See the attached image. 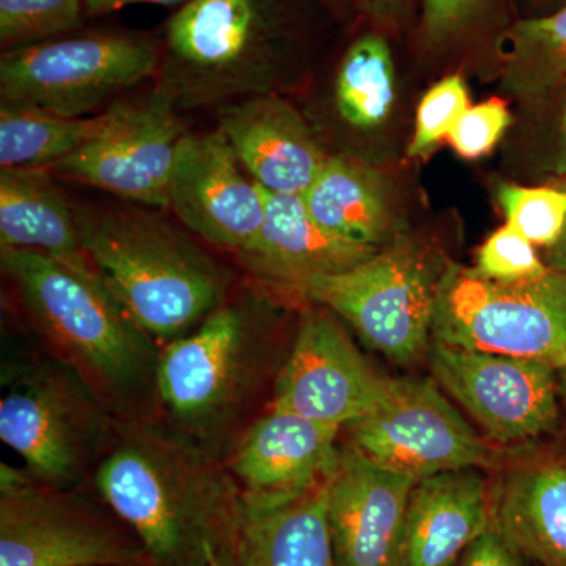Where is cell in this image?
<instances>
[{
	"label": "cell",
	"mask_w": 566,
	"mask_h": 566,
	"mask_svg": "<svg viewBox=\"0 0 566 566\" xmlns=\"http://www.w3.org/2000/svg\"><path fill=\"white\" fill-rule=\"evenodd\" d=\"M397 77L386 33L357 36L342 55L333 81L331 104L335 122L348 134L370 136L392 115Z\"/></svg>",
	"instance_id": "obj_25"
},
{
	"label": "cell",
	"mask_w": 566,
	"mask_h": 566,
	"mask_svg": "<svg viewBox=\"0 0 566 566\" xmlns=\"http://www.w3.org/2000/svg\"><path fill=\"white\" fill-rule=\"evenodd\" d=\"M461 566H521L520 554L506 542L491 521V526L472 543Z\"/></svg>",
	"instance_id": "obj_34"
},
{
	"label": "cell",
	"mask_w": 566,
	"mask_h": 566,
	"mask_svg": "<svg viewBox=\"0 0 566 566\" xmlns=\"http://www.w3.org/2000/svg\"><path fill=\"white\" fill-rule=\"evenodd\" d=\"M340 428L271 408L245 431L229 471L241 497L277 502L308 493L334 475L340 461Z\"/></svg>",
	"instance_id": "obj_17"
},
{
	"label": "cell",
	"mask_w": 566,
	"mask_h": 566,
	"mask_svg": "<svg viewBox=\"0 0 566 566\" xmlns=\"http://www.w3.org/2000/svg\"><path fill=\"white\" fill-rule=\"evenodd\" d=\"M417 482L342 450L327 485V523L337 566H397L406 513Z\"/></svg>",
	"instance_id": "obj_16"
},
{
	"label": "cell",
	"mask_w": 566,
	"mask_h": 566,
	"mask_svg": "<svg viewBox=\"0 0 566 566\" xmlns=\"http://www.w3.org/2000/svg\"><path fill=\"white\" fill-rule=\"evenodd\" d=\"M159 43L133 32L63 35L2 52L0 106L80 118L156 76Z\"/></svg>",
	"instance_id": "obj_7"
},
{
	"label": "cell",
	"mask_w": 566,
	"mask_h": 566,
	"mask_svg": "<svg viewBox=\"0 0 566 566\" xmlns=\"http://www.w3.org/2000/svg\"><path fill=\"white\" fill-rule=\"evenodd\" d=\"M185 134L174 99L156 84L144 95L109 104L103 128L51 172L142 207L169 210L167 188Z\"/></svg>",
	"instance_id": "obj_10"
},
{
	"label": "cell",
	"mask_w": 566,
	"mask_h": 566,
	"mask_svg": "<svg viewBox=\"0 0 566 566\" xmlns=\"http://www.w3.org/2000/svg\"><path fill=\"white\" fill-rule=\"evenodd\" d=\"M167 200L189 232L234 253L255 241L266 210L264 189L245 172L218 128L181 137Z\"/></svg>",
	"instance_id": "obj_15"
},
{
	"label": "cell",
	"mask_w": 566,
	"mask_h": 566,
	"mask_svg": "<svg viewBox=\"0 0 566 566\" xmlns=\"http://www.w3.org/2000/svg\"><path fill=\"white\" fill-rule=\"evenodd\" d=\"M349 428L359 452L416 482L488 458L474 428L430 379L389 378L381 400Z\"/></svg>",
	"instance_id": "obj_11"
},
{
	"label": "cell",
	"mask_w": 566,
	"mask_h": 566,
	"mask_svg": "<svg viewBox=\"0 0 566 566\" xmlns=\"http://www.w3.org/2000/svg\"><path fill=\"white\" fill-rule=\"evenodd\" d=\"M491 526L483 475L474 468L417 482L397 566H455Z\"/></svg>",
	"instance_id": "obj_20"
},
{
	"label": "cell",
	"mask_w": 566,
	"mask_h": 566,
	"mask_svg": "<svg viewBox=\"0 0 566 566\" xmlns=\"http://www.w3.org/2000/svg\"><path fill=\"white\" fill-rule=\"evenodd\" d=\"M491 521L521 557L566 566V461L542 457L516 465L495 494Z\"/></svg>",
	"instance_id": "obj_24"
},
{
	"label": "cell",
	"mask_w": 566,
	"mask_h": 566,
	"mask_svg": "<svg viewBox=\"0 0 566 566\" xmlns=\"http://www.w3.org/2000/svg\"><path fill=\"white\" fill-rule=\"evenodd\" d=\"M87 0H0L3 51L69 35L81 28Z\"/></svg>",
	"instance_id": "obj_28"
},
{
	"label": "cell",
	"mask_w": 566,
	"mask_h": 566,
	"mask_svg": "<svg viewBox=\"0 0 566 566\" xmlns=\"http://www.w3.org/2000/svg\"><path fill=\"white\" fill-rule=\"evenodd\" d=\"M535 2H542V3H562V7L566 6V0H535Z\"/></svg>",
	"instance_id": "obj_42"
},
{
	"label": "cell",
	"mask_w": 566,
	"mask_h": 566,
	"mask_svg": "<svg viewBox=\"0 0 566 566\" xmlns=\"http://www.w3.org/2000/svg\"><path fill=\"white\" fill-rule=\"evenodd\" d=\"M0 566H151L139 542L28 471L0 468Z\"/></svg>",
	"instance_id": "obj_9"
},
{
	"label": "cell",
	"mask_w": 566,
	"mask_h": 566,
	"mask_svg": "<svg viewBox=\"0 0 566 566\" xmlns=\"http://www.w3.org/2000/svg\"><path fill=\"white\" fill-rule=\"evenodd\" d=\"M501 0H420L419 39L431 51L447 50L474 35Z\"/></svg>",
	"instance_id": "obj_31"
},
{
	"label": "cell",
	"mask_w": 566,
	"mask_h": 566,
	"mask_svg": "<svg viewBox=\"0 0 566 566\" xmlns=\"http://www.w3.org/2000/svg\"><path fill=\"white\" fill-rule=\"evenodd\" d=\"M446 264L405 233L367 262L316 279L300 293L352 324L371 348L394 363L408 364L431 344Z\"/></svg>",
	"instance_id": "obj_8"
},
{
	"label": "cell",
	"mask_w": 566,
	"mask_h": 566,
	"mask_svg": "<svg viewBox=\"0 0 566 566\" xmlns=\"http://www.w3.org/2000/svg\"><path fill=\"white\" fill-rule=\"evenodd\" d=\"M303 199L316 222L354 243L382 249L408 233L392 182L360 156L329 153Z\"/></svg>",
	"instance_id": "obj_21"
},
{
	"label": "cell",
	"mask_w": 566,
	"mask_h": 566,
	"mask_svg": "<svg viewBox=\"0 0 566 566\" xmlns=\"http://www.w3.org/2000/svg\"><path fill=\"white\" fill-rule=\"evenodd\" d=\"M546 96L556 99V129H554L556 139H554L549 167L558 177H566V80Z\"/></svg>",
	"instance_id": "obj_36"
},
{
	"label": "cell",
	"mask_w": 566,
	"mask_h": 566,
	"mask_svg": "<svg viewBox=\"0 0 566 566\" xmlns=\"http://www.w3.org/2000/svg\"><path fill=\"white\" fill-rule=\"evenodd\" d=\"M189 2L191 0H87L85 14H88V17H104V14L120 11L126 7L142 6V3H145V6L182 7Z\"/></svg>",
	"instance_id": "obj_37"
},
{
	"label": "cell",
	"mask_w": 566,
	"mask_h": 566,
	"mask_svg": "<svg viewBox=\"0 0 566 566\" xmlns=\"http://www.w3.org/2000/svg\"><path fill=\"white\" fill-rule=\"evenodd\" d=\"M326 2L333 3V6H345L349 2L356 3V0H326Z\"/></svg>",
	"instance_id": "obj_41"
},
{
	"label": "cell",
	"mask_w": 566,
	"mask_h": 566,
	"mask_svg": "<svg viewBox=\"0 0 566 566\" xmlns=\"http://www.w3.org/2000/svg\"><path fill=\"white\" fill-rule=\"evenodd\" d=\"M510 125L512 114L509 107L502 99L493 98L468 107L458 118L447 140L458 156L474 161L494 150Z\"/></svg>",
	"instance_id": "obj_33"
},
{
	"label": "cell",
	"mask_w": 566,
	"mask_h": 566,
	"mask_svg": "<svg viewBox=\"0 0 566 566\" xmlns=\"http://www.w3.org/2000/svg\"><path fill=\"white\" fill-rule=\"evenodd\" d=\"M22 303L77 378L120 419H145L158 400L155 338L126 315L109 290L28 249H0Z\"/></svg>",
	"instance_id": "obj_3"
},
{
	"label": "cell",
	"mask_w": 566,
	"mask_h": 566,
	"mask_svg": "<svg viewBox=\"0 0 566 566\" xmlns=\"http://www.w3.org/2000/svg\"><path fill=\"white\" fill-rule=\"evenodd\" d=\"M102 406L76 374L41 371L0 400V439L33 479L66 490L102 447L107 428Z\"/></svg>",
	"instance_id": "obj_12"
},
{
	"label": "cell",
	"mask_w": 566,
	"mask_h": 566,
	"mask_svg": "<svg viewBox=\"0 0 566 566\" xmlns=\"http://www.w3.org/2000/svg\"><path fill=\"white\" fill-rule=\"evenodd\" d=\"M428 359L439 385L495 442L534 441L556 430V368L504 354L472 352L431 340Z\"/></svg>",
	"instance_id": "obj_13"
},
{
	"label": "cell",
	"mask_w": 566,
	"mask_h": 566,
	"mask_svg": "<svg viewBox=\"0 0 566 566\" xmlns=\"http://www.w3.org/2000/svg\"><path fill=\"white\" fill-rule=\"evenodd\" d=\"M468 107H471V99L463 76L452 74L434 84L417 107L415 134L408 145L409 158L424 159L433 155Z\"/></svg>",
	"instance_id": "obj_30"
},
{
	"label": "cell",
	"mask_w": 566,
	"mask_h": 566,
	"mask_svg": "<svg viewBox=\"0 0 566 566\" xmlns=\"http://www.w3.org/2000/svg\"><path fill=\"white\" fill-rule=\"evenodd\" d=\"M76 219L111 296L153 338L182 337L226 303V268L161 214L76 208Z\"/></svg>",
	"instance_id": "obj_4"
},
{
	"label": "cell",
	"mask_w": 566,
	"mask_h": 566,
	"mask_svg": "<svg viewBox=\"0 0 566 566\" xmlns=\"http://www.w3.org/2000/svg\"><path fill=\"white\" fill-rule=\"evenodd\" d=\"M0 249L43 253L80 277L104 285L82 245L76 210L51 169L0 170Z\"/></svg>",
	"instance_id": "obj_22"
},
{
	"label": "cell",
	"mask_w": 566,
	"mask_h": 566,
	"mask_svg": "<svg viewBox=\"0 0 566 566\" xmlns=\"http://www.w3.org/2000/svg\"><path fill=\"white\" fill-rule=\"evenodd\" d=\"M268 315L255 297L226 301L163 349L156 390L174 431L207 449L234 422L262 376Z\"/></svg>",
	"instance_id": "obj_5"
},
{
	"label": "cell",
	"mask_w": 566,
	"mask_h": 566,
	"mask_svg": "<svg viewBox=\"0 0 566 566\" xmlns=\"http://www.w3.org/2000/svg\"><path fill=\"white\" fill-rule=\"evenodd\" d=\"M218 129L245 172L264 191L303 196L329 153L282 95H259L221 107Z\"/></svg>",
	"instance_id": "obj_18"
},
{
	"label": "cell",
	"mask_w": 566,
	"mask_h": 566,
	"mask_svg": "<svg viewBox=\"0 0 566 566\" xmlns=\"http://www.w3.org/2000/svg\"><path fill=\"white\" fill-rule=\"evenodd\" d=\"M387 382L333 312L314 308L301 318L292 352L275 379L273 408L342 430L375 408Z\"/></svg>",
	"instance_id": "obj_14"
},
{
	"label": "cell",
	"mask_w": 566,
	"mask_h": 566,
	"mask_svg": "<svg viewBox=\"0 0 566 566\" xmlns=\"http://www.w3.org/2000/svg\"><path fill=\"white\" fill-rule=\"evenodd\" d=\"M305 0H191L164 25L158 85L178 111L282 95L303 70Z\"/></svg>",
	"instance_id": "obj_2"
},
{
	"label": "cell",
	"mask_w": 566,
	"mask_h": 566,
	"mask_svg": "<svg viewBox=\"0 0 566 566\" xmlns=\"http://www.w3.org/2000/svg\"><path fill=\"white\" fill-rule=\"evenodd\" d=\"M360 13L381 32H400L408 24L412 0H356Z\"/></svg>",
	"instance_id": "obj_35"
},
{
	"label": "cell",
	"mask_w": 566,
	"mask_h": 566,
	"mask_svg": "<svg viewBox=\"0 0 566 566\" xmlns=\"http://www.w3.org/2000/svg\"><path fill=\"white\" fill-rule=\"evenodd\" d=\"M502 87L526 102H539L566 80V6L521 18L497 40Z\"/></svg>",
	"instance_id": "obj_26"
},
{
	"label": "cell",
	"mask_w": 566,
	"mask_h": 566,
	"mask_svg": "<svg viewBox=\"0 0 566 566\" xmlns=\"http://www.w3.org/2000/svg\"><path fill=\"white\" fill-rule=\"evenodd\" d=\"M472 270L488 281L512 283L539 277L549 268L539 259L535 245L505 223L480 248Z\"/></svg>",
	"instance_id": "obj_32"
},
{
	"label": "cell",
	"mask_w": 566,
	"mask_h": 566,
	"mask_svg": "<svg viewBox=\"0 0 566 566\" xmlns=\"http://www.w3.org/2000/svg\"><path fill=\"white\" fill-rule=\"evenodd\" d=\"M106 111L91 117H62L31 107L0 106V167L51 169L91 140Z\"/></svg>",
	"instance_id": "obj_27"
},
{
	"label": "cell",
	"mask_w": 566,
	"mask_h": 566,
	"mask_svg": "<svg viewBox=\"0 0 566 566\" xmlns=\"http://www.w3.org/2000/svg\"><path fill=\"white\" fill-rule=\"evenodd\" d=\"M545 263L549 270L566 274V222L557 243L547 249Z\"/></svg>",
	"instance_id": "obj_38"
},
{
	"label": "cell",
	"mask_w": 566,
	"mask_h": 566,
	"mask_svg": "<svg viewBox=\"0 0 566 566\" xmlns=\"http://www.w3.org/2000/svg\"><path fill=\"white\" fill-rule=\"evenodd\" d=\"M497 202L504 211L506 226L532 244L549 249L557 243L566 222V189L501 182Z\"/></svg>",
	"instance_id": "obj_29"
},
{
	"label": "cell",
	"mask_w": 566,
	"mask_h": 566,
	"mask_svg": "<svg viewBox=\"0 0 566 566\" xmlns=\"http://www.w3.org/2000/svg\"><path fill=\"white\" fill-rule=\"evenodd\" d=\"M205 566H234L233 565V556L230 557H216L214 560H211L210 564Z\"/></svg>",
	"instance_id": "obj_40"
},
{
	"label": "cell",
	"mask_w": 566,
	"mask_h": 566,
	"mask_svg": "<svg viewBox=\"0 0 566 566\" xmlns=\"http://www.w3.org/2000/svg\"><path fill=\"white\" fill-rule=\"evenodd\" d=\"M264 196L262 230L237 256L245 271L268 285L300 293L307 283L346 273L381 251L324 229L312 218L303 196L268 191Z\"/></svg>",
	"instance_id": "obj_19"
},
{
	"label": "cell",
	"mask_w": 566,
	"mask_h": 566,
	"mask_svg": "<svg viewBox=\"0 0 566 566\" xmlns=\"http://www.w3.org/2000/svg\"><path fill=\"white\" fill-rule=\"evenodd\" d=\"M431 340L560 370L566 365V274L547 270L539 277L504 283L447 263Z\"/></svg>",
	"instance_id": "obj_6"
},
{
	"label": "cell",
	"mask_w": 566,
	"mask_h": 566,
	"mask_svg": "<svg viewBox=\"0 0 566 566\" xmlns=\"http://www.w3.org/2000/svg\"><path fill=\"white\" fill-rule=\"evenodd\" d=\"M329 480L286 501L241 497L233 565L337 566L327 523Z\"/></svg>",
	"instance_id": "obj_23"
},
{
	"label": "cell",
	"mask_w": 566,
	"mask_h": 566,
	"mask_svg": "<svg viewBox=\"0 0 566 566\" xmlns=\"http://www.w3.org/2000/svg\"><path fill=\"white\" fill-rule=\"evenodd\" d=\"M95 483L151 566H205L233 556L237 480L202 446L147 419H120Z\"/></svg>",
	"instance_id": "obj_1"
},
{
	"label": "cell",
	"mask_w": 566,
	"mask_h": 566,
	"mask_svg": "<svg viewBox=\"0 0 566 566\" xmlns=\"http://www.w3.org/2000/svg\"><path fill=\"white\" fill-rule=\"evenodd\" d=\"M558 378V394H560L562 400H564V405L566 408V365L560 370H557Z\"/></svg>",
	"instance_id": "obj_39"
}]
</instances>
